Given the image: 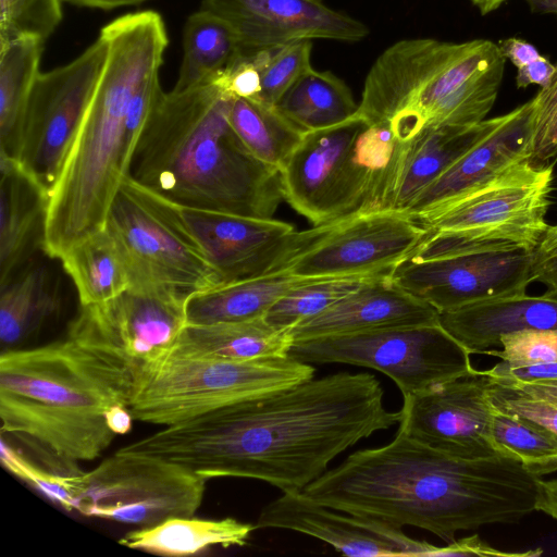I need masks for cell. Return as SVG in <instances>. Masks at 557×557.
I'll use <instances>...</instances> for the list:
<instances>
[{"label":"cell","mask_w":557,"mask_h":557,"mask_svg":"<svg viewBox=\"0 0 557 557\" xmlns=\"http://www.w3.org/2000/svg\"><path fill=\"white\" fill-rule=\"evenodd\" d=\"M370 373L338 372L274 389L164 429L120 450L161 457L205 479H255L300 492L335 457L400 421Z\"/></svg>","instance_id":"6da1fadb"},{"label":"cell","mask_w":557,"mask_h":557,"mask_svg":"<svg viewBox=\"0 0 557 557\" xmlns=\"http://www.w3.org/2000/svg\"><path fill=\"white\" fill-rule=\"evenodd\" d=\"M541 480L512 458H458L398 430L388 444L355 451L302 492L332 509L450 543L459 531L513 524L536 511Z\"/></svg>","instance_id":"7a4b0ae2"},{"label":"cell","mask_w":557,"mask_h":557,"mask_svg":"<svg viewBox=\"0 0 557 557\" xmlns=\"http://www.w3.org/2000/svg\"><path fill=\"white\" fill-rule=\"evenodd\" d=\"M233 100L216 82L164 91L128 175L181 207L273 219L284 199L281 171L257 159L235 134Z\"/></svg>","instance_id":"3957f363"},{"label":"cell","mask_w":557,"mask_h":557,"mask_svg":"<svg viewBox=\"0 0 557 557\" xmlns=\"http://www.w3.org/2000/svg\"><path fill=\"white\" fill-rule=\"evenodd\" d=\"M99 34L108 44L107 60L48 202L41 248L51 258L104 228L131 166L125 141L131 99L160 71L169 45L156 11L119 16Z\"/></svg>","instance_id":"277c9868"},{"label":"cell","mask_w":557,"mask_h":557,"mask_svg":"<svg viewBox=\"0 0 557 557\" xmlns=\"http://www.w3.org/2000/svg\"><path fill=\"white\" fill-rule=\"evenodd\" d=\"M505 60L498 44L487 39L400 40L371 66L356 113L369 124L387 123L396 140L406 141L459 86Z\"/></svg>","instance_id":"5b68a950"},{"label":"cell","mask_w":557,"mask_h":557,"mask_svg":"<svg viewBox=\"0 0 557 557\" xmlns=\"http://www.w3.org/2000/svg\"><path fill=\"white\" fill-rule=\"evenodd\" d=\"M395 145L388 126L369 124L357 113L305 132L281 170L284 200L313 226L357 213Z\"/></svg>","instance_id":"8992f818"},{"label":"cell","mask_w":557,"mask_h":557,"mask_svg":"<svg viewBox=\"0 0 557 557\" xmlns=\"http://www.w3.org/2000/svg\"><path fill=\"white\" fill-rule=\"evenodd\" d=\"M553 166L522 161L479 189L417 220L426 237L409 256L424 260L453 251L507 245L535 249L549 225Z\"/></svg>","instance_id":"52a82bcc"},{"label":"cell","mask_w":557,"mask_h":557,"mask_svg":"<svg viewBox=\"0 0 557 557\" xmlns=\"http://www.w3.org/2000/svg\"><path fill=\"white\" fill-rule=\"evenodd\" d=\"M104 227L124 260L129 287H162L189 297L222 285L178 206L129 175L120 186Z\"/></svg>","instance_id":"ba28073f"},{"label":"cell","mask_w":557,"mask_h":557,"mask_svg":"<svg viewBox=\"0 0 557 557\" xmlns=\"http://www.w3.org/2000/svg\"><path fill=\"white\" fill-rule=\"evenodd\" d=\"M314 368L289 356L246 361L170 356L137 384L134 420L170 425L313 377Z\"/></svg>","instance_id":"9c48e42d"},{"label":"cell","mask_w":557,"mask_h":557,"mask_svg":"<svg viewBox=\"0 0 557 557\" xmlns=\"http://www.w3.org/2000/svg\"><path fill=\"white\" fill-rule=\"evenodd\" d=\"M137 376L116 357L67 336L0 355V394L60 412L129 407Z\"/></svg>","instance_id":"30bf717a"},{"label":"cell","mask_w":557,"mask_h":557,"mask_svg":"<svg viewBox=\"0 0 557 557\" xmlns=\"http://www.w3.org/2000/svg\"><path fill=\"white\" fill-rule=\"evenodd\" d=\"M288 356L306 363L374 369L391 377L403 396L474 369L469 351L440 322L295 341Z\"/></svg>","instance_id":"8fae6325"},{"label":"cell","mask_w":557,"mask_h":557,"mask_svg":"<svg viewBox=\"0 0 557 557\" xmlns=\"http://www.w3.org/2000/svg\"><path fill=\"white\" fill-rule=\"evenodd\" d=\"M206 481L161 457L120 449L75 476L74 511L139 528L189 517L201 506Z\"/></svg>","instance_id":"7c38bea8"},{"label":"cell","mask_w":557,"mask_h":557,"mask_svg":"<svg viewBox=\"0 0 557 557\" xmlns=\"http://www.w3.org/2000/svg\"><path fill=\"white\" fill-rule=\"evenodd\" d=\"M107 55L108 44L99 34L73 61L40 72L35 81L11 158L49 196L91 101Z\"/></svg>","instance_id":"4fadbf2b"},{"label":"cell","mask_w":557,"mask_h":557,"mask_svg":"<svg viewBox=\"0 0 557 557\" xmlns=\"http://www.w3.org/2000/svg\"><path fill=\"white\" fill-rule=\"evenodd\" d=\"M187 296L162 287H128L81 306L67 336L124 362L139 381L171 356L187 326Z\"/></svg>","instance_id":"5bb4252c"},{"label":"cell","mask_w":557,"mask_h":557,"mask_svg":"<svg viewBox=\"0 0 557 557\" xmlns=\"http://www.w3.org/2000/svg\"><path fill=\"white\" fill-rule=\"evenodd\" d=\"M534 249L488 245L417 260L406 258L391 278L440 313L524 294L533 282Z\"/></svg>","instance_id":"9a60e30c"},{"label":"cell","mask_w":557,"mask_h":557,"mask_svg":"<svg viewBox=\"0 0 557 557\" xmlns=\"http://www.w3.org/2000/svg\"><path fill=\"white\" fill-rule=\"evenodd\" d=\"M222 285L288 270L341 220L296 231L286 222L178 206Z\"/></svg>","instance_id":"2e32d148"},{"label":"cell","mask_w":557,"mask_h":557,"mask_svg":"<svg viewBox=\"0 0 557 557\" xmlns=\"http://www.w3.org/2000/svg\"><path fill=\"white\" fill-rule=\"evenodd\" d=\"M491 370L473 369L423 392L403 396L398 430L444 454L480 459L499 455L490 441Z\"/></svg>","instance_id":"e0dca14e"},{"label":"cell","mask_w":557,"mask_h":557,"mask_svg":"<svg viewBox=\"0 0 557 557\" xmlns=\"http://www.w3.org/2000/svg\"><path fill=\"white\" fill-rule=\"evenodd\" d=\"M429 231L404 211L357 212L341 219L288 269L308 277H343L394 269Z\"/></svg>","instance_id":"ac0fdd59"},{"label":"cell","mask_w":557,"mask_h":557,"mask_svg":"<svg viewBox=\"0 0 557 557\" xmlns=\"http://www.w3.org/2000/svg\"><path fill=\"white\" fill-rule=\"evenodd\" d=\"M304 533L351 557H436L438 546L408 536L401 528L326 507L300 492H286L261 510L255 529Z\"/></svg>","instance_id":"d6986e66"},{"label":"cell","mask_w":557,"mask_h":557,"mask_svg":"<svg viewBox=\"0 0 557 557\" xmlns=\"http://www.w3.org/2000/svg\"><path fill=\"white\" fill-rule=\"evenodd\" d=\"M200 9L223 18L243 50L314 38L356 42L369 33L363 23L322 0H202Z\"/></svg>","instance_id":"ffe728a7"},{"label":"cell","mask_w":557,"mask_h":557,"mask_svg":"<svg viewBox=\"0 0 557 557\" xmlns=\"http://www.w3.org/2000/svg\"><path fill=\"white\" fill-rule=\"evenodd\" d=\"M498 116L472 126L425 127L397 141L393 156L358 212L404 211L462 154L482 139Z\"/></svg>","instance_id":"44dd1931"},{"label":"cell","mask_w":557,"mask_h":557,"mask_svg":"<svg viewBox=\"0 0 557 557\" xmlns=\"http://www.w3.org/2000/svg\"><path fill=\"white\" fill-rule=\"evenodd\" d=\"M532 101L498 116L497 124L438 178L406 211L419 220L479 189L516 164L531 161Z\"/></svg>","instance_id":"7402d4cb"},{"label":"cell","mask_w":557,"mask_h":557,"mask_svg":"<svg viewBox=\"0 0 557 557\" xmlns=\"http://www.w3.org/2000/svg\"><path fill=\"white\" fill-rule=\"evenodd\" d=\"M391 275L371 281L321 313L289 330L294 342L326 335L440 322V312L395 284Z\"/></svg>","instance_id":"603a6c76"},{"label":"cell","mask_w":557,"mask_h":557,"mask_svg":"<svg viewBox=\"0 0 557 557\" xmlns=\"http://www.w3.org/2000/svg\"><path fill=\"white\" fill-rule=\"evenodd\" d=\"M440 323L470 355L485 354L504 334L557 330V300L524 293L442 312Z\"/></svg>","instance_id":"cb8c5ba5"},{"label":"cell","mask_w":557,"mask_h":557,"mask_svg":"<svg viewBox=\"0 0 557 557\" xmlns=\"http://www.w3.org/2000/svg\"><path fill=\"white\" fill-rule=\"evenodd\" d=\"M0 285L26 261L36 245L41 247L48 193L18 164L0 154Z\"/></svg>","instance_id":"d4e9b609"},{"label":"cell","mask_w":557,"mask_h":557,"mask_svg":"<svg viewBox=\"0 0 557 557\" xmlns=\"http://www.w3.org/2000/svg\"><path fill=\"white\" fill-rule=\"evenodd\" d=\"M293 343L289 330L273 327L264 317L238 322L188 324L171 356L246 361L288 356Z\"/></svg>","instance_id":"484cf974"},{"label":"cell","mask_w":557,"mask_h":557,"mask_svg":"<svg viewBox=\"0 0 557 557\" xmlns=\"http://www.w3.org/2000/svg\"><path fill=\"white\" fill-rule=\"evenodd\" d=\"M314 278L318 277L299 276L285 270L195 293L186 301L187 323L198 325L263 318L288 290Z\"/></svg>","instance_id":"4316f807"},{"label":"cell","mask_w":557,"mask_h":557,"mask_svg":"<svg viewBox=\"0 0 557 557\" xmlns=\"http://www.w3.org/2000/svg\"><path fill=\"white\" fill-rule=\"evenodd\" d=\"M255 525L234 518L200 519L173 517L158 524L139 528L126 533L119 543L165 556H189L211 546H243Z\"/></svg>","instance_id":"83f0119b"},{"label":"cell","mask_w":557,"mask_h":557,"mask_svg":"<svg viewBox=\"0 0 557 557\" xmlns=\"http://www.w3.org/2000/svg\"><path fill=\"white\" fill-rule=\"evenodd\" d=\"M243 51L234 29L220 16L200 9L183 30V58L172 90L183 91L214 81Z\"/></svg>","instance_id":"f1b7e54d"},{"label":"cell","mask_w":557,"mask_h":557,"mask_svg":"<svg viewBox=\"0 0 557 557\" xmlns=\"http://www.w3.org/2000/svg\"><path fill=\"white\" fill-rule=\"evenodd\" d=\"M59 285L44 265H32L1 287V351L14 347L34 334L59 311Z\"/></svg>","instance_id":"f546056e"},{"label":"cell","mask_w":557,"mask_h":557,"mask_svg":"<svg viewBox=\"0 0 557 557\" xmlns=\"http://www.w3.org/2000/svg\"><path fill=\"white\" fill-rule=\"evenodd\" d=\"M277 110L302 132L331 127L358 110L348 86L330 71L310 67L281 97Z\"/></svg>","instance_id":"4dcf8cb0"},{"label":"cell","mask_w":557,"mask_h":557,"mask_svg":"<svg viewBox=\"0 0 557 557\" xmlns=\"http://www.w3.org/2000/svg\"><path fill=\"white\" fill-rule=\"evenodd\" d=\"M60 260L81 306L108 301L129 287L126 265L106 227L69 249Z\"/></svg>","instance_id":"1f68e13d"},{"label":"cell","mask_w":557,"mask_h":557,"mask_svg":"<svg viewBox=\"0 0 557 557\" xmlns=\"http://www.w3.org/2000/svg\"><path fill=\"white\" fill-rule=\"evenodd\" d=\"M45 41L21 38L0 46V154L12 157L28 99L40 73Z\"/></svg>","instance_id":"d6a6232c"},{"label":"cell","mask_w":557,"mask_h":557,"mask_svg":"<svg viewBox=\"0 0 557 557\" xmlns=\"http://www.w3.org/2000/svg\"><path fill=\"white\" fill-rule=\"evenodd\" d=\"M228 121L235 134L257 159L280 171L305 133L275 106L255 99L234 97Z\"/></svg>","instance_id":"836d02e7"},{"label":"cell","mask_w":557,"mask_h":557,"mask_svg":"<svg viewBox=\"0 0 557 557\" xmlns=\"http://www.w3.org/2000/svg\"><path fill=\"white\" fill-rule=\"evenodd\" d=\"M490 441L535 476L557 472V434L534 421L491 406Z\"/></svg>","instance_id":"e575fe53"},{"label":"cell","mask_w":557,"mask_h":557,"mask_svg":"<svg viewBox=\"0 0 557 557\" xmlns=\"http://www.w3.org/2000/svg\"><path fill=\"white\" fill-rule=\"evenodd\" d=\"M392 271L393 269L351 276L314 278L283 295L268 310L264 319L275 329L290 330L371 281L389 275Z\"/></svg>","instance_id":"d590c367"},{"label":"cell","mask_w":557,"mask_h":557,"mask_svg":"<svg viewBox=\"0 0 557 557\" xmlns=\"http://www.w3.org/2000/svg\"><path fill=\"white\" fill-rule=\"evenodd\" d=\"M506 60L459 86L436 109L426 127L472 126L485 120L497 98Z\"/></svg>","instance_id":"8d00e7d4"},{"label":"cell","mask_w":557,"mask_h":557,"mask_svg":"<svg viewBox=\"0 0 557 557\" xmlns=\"http://www.w3.org/2000/svg\"><path fill=\"white\" fill-rule=\"evenodd\" d=\"M311 50L310 39L247 50L252 54L261 76V91L257 100L275 106L290 86L311 67Z\"/></svg>","instance_id":"74e56055"},{"label":"cell","mask_w":557,"mask_h":557,"mask_svg":"<svg viewBox=\"0 0 557 557\" xmlns=\"http://www.w3.org/2000/svg\"><path fill=\"white\" fill-rule=\"evenodd\" d=\"M63 0H0V46L21 38L46 41L63 18Z\"/></svg>","instance_id":"f35d334b"},{"label":"cell","mask_w":557,"mask_h":557,"mask_svg":"<svg viewBox=\"0 0 557 557\" xmlns=\"http://www.w3.org/2000/svg\"><path fill=\"white\" fill-rule=\"evenodd\" d=\"M0 457L2 466L20 480L35 487L42 495L66 511H74L76 498L75 476L44 469L28 461L14 449L1 434Z\"/></svg>","instance_id":"ab89813d"},{"label":"cell","mask_w":557,"mask_h":557,"mask_svg":"<svg viewBox=\"0 0 557 557\" xmlns=\"http://www.w3.org/2000/svg\"><path fill=\"white\" fill-rule=\"evenodd\" d=\"M531 101V162L553 166L557 162V65L550 84Z\"/></svg>","instance_id":"60d3db41"},{"label":"cell","mask_w":557,"mask_h":557,"mask_svg":"<svg viewBox=\"0 0 557 557\" xmlns=\"http://www.w3.org/2000/svg\"><path fill=\"white\" fill-rule=\"evenodd\" d=\"M500 350L485 354L499 357L508 366L557 361V330H524L500 336Z\"/></svg>","instance_id":"b9f144b4"},{"label":"cell","mask_w":557,"mask_h":557,"mask_svg":"<svg viewBox=\"0 0 557 557\" xmlns=\"http://www.w3.org/2000/svg\"><path fill=\"white\" fill-rule=\"evenodd\" d=\"M488 401L495 409L519 414L557 434V404L553 401L496 380L488 391Z\"/></svg>","instance_id":"7bdbcfd3"},{"label":"cell","mask_w":557,"mask_h":557,"mask_svg":"<svg viewBox=\"0 0 557 557\" xmlns=\"http://www.w3.org/2000/svg\"><path fill=\"white\" fill-rule=\"evenodd\" d=\"M163 92L157 72L140 84L131 99L125 122V141L131 163L148 117Z\"/></svg>","instance_id":"ee69618b"},{"label":"cell","mask_w":557,"mask_h":557,"mask_svg":"<svg viewBox=\"0 0 557 557\" xmlns=\"http://www.w3.org/2000/svg\"><path fill=\"white\" fill-rule=\"evenodd\" d=\"M213 82L220 84L234 97L255 99L261 91V76L252 54L243 50L242 53Z\"/></svg>","instance_id":"f6af8a7d"},{"label":"cell","mask_w":557,"mask_h":557,"mask_svg":"<svg viewBox=\"0 0 557 557\" xmlns=\"http://www.w3.org/2000/svg\"><path fill=\"white\" fill-rule=\"evenodd\" d=\"M532 278L546 286V296L557 300V237L545 234L534 249Z\"/></svg>","instance_id":"bcb514c9"},{"label":"cell","mask_w":557,"mask_h":557,"mask_svg":"<svg viewBox=\"0 0 557 557\" xmlns=\"http://www.w3.org/2000/svg\"><path fill=\"white\" fill-rule=\"evenodd\" d=\"M496 381L508 383H535L557 380V361L529 366H508L500 361L490 369Z\"/></svg>","instance_id":"7dc6e473"},{"label":"cell","mask_w":557,"mask_h":557,"mask_svg":"<svg viewBox=\"0 0 557 557\" xmlns=\"http://www.w3.org/2000/svg\"><path fill=\"white\" fill-rule=\"evenodd\" d=\"M556 65L547 58L541 55L539 59L518 69L516 84L518 88H525L535 84L541 88L547 87L555 74Z\"/></svg>","instance_id":"c3c4849f"},{"label":"cell","mask_w":557,"mask_h":557,"mask_svg":"<svg viewBox=\"0 0 557 557\" xmlns=\"http://www.w3.org/2000/svg\"><path fill=\"white\" fill-rule=\"evenodd\" d=\"M498 47L506 60H509L517 69L541 57L532 44L516 37L500 40Z\"/></svg>","instance_id":"681fc988"},{"label":"cell","mask_w":557,"mask_h":557,"mask_svg":"<svg viewBox=\"0 0 557 557\" xmlns=\"http://www.w3.org/2000/svg\"><path fill=\"white\" fill-rule=\"evenodd\" d=\"M104 418L109 429L116 435L126 434L132 430L134 418L126 406H111L104 412Z\"/></svg>","instance_id":"f907efd6"},{"label":"cell","mask_w":557,"mask_h":557,"mask_svg":"<svg viewBox=\"0 0 557 557\" xmlns=\"http://www.w3.org/2000/svg\"><path fill=\"white\" fill-rule=\"evenodd\" d=\"M536 511H541L557 521V479L541 480Z\"/></svg>","instance_id":"816d5d0a"},{"label":"cell","mask_w":557,"mask_h":557,"mask_svg":"<svg viewBox=\"0 0 557 557\" xmlns=\"http://www.w3.org/2000/svg\"><path fill=\"white\" fill-rule=\"evenodd\" d=\"M500 382V381H498ZM518 388H521L529 394H532L536 397L553 401L557 404V380L552 381H542L535 383H508L502 382Z\"/></svg>","instance_id":"f5cc1de1"},{"label":"cell","mask_w":557,"mask_h":557,"mask_svg":"<svg viewBox=\"0 0 557 557\" xmlns=\"http://www.w3.org/2000/svg\"><path fill=\"white\" fill-rule=\"evenodd\" d=\"M147 0H63V2H67L70 4L81 7V8H89V9H99V10H112L120 7L127 5H136L145 2Z\"/></svg>","instance_id":"db71d44e"},{"label":"cell","mask_w":557,"mask_h":557,"mask_svg":"<svg viewBox=\"0 0 557 557\" xmlns=\"http://www.w3.org/2000/svg\"><path fill=\"white\" fill-rule=\"evenodd\" d=\"M530 9L536 13L557 15V0H524Z\"/></svg>","instance_id":"11a10c76"},{"label":"cell","mask_w":557,"mask_h":557,"mask_svg":"<svg viewBox=\"0 0 557 557\" xmlns=\"http://www.w3.org/2000/svg\"><path fill=\"white\" fill-rule=\"evenodd\" d=\"M482 15L497 10L507 0H470Z\"/></svg>","instance_id":"9f6ffc18"},{"label":"cell","mask_w":557,"mask_h":557,"mask_svg":"<svg viewBox=\"0 0 557 557\" xmlns=\"http://www.w3.org/2000/svg\"><path fill=\"white\" fill-rule=\"evenodd\" d=\"M546 234L550 235V236H554V237H557V225H554V226L549 225Z\"/></svg>","instance_id":"6f0895ef"}]
</instances>
